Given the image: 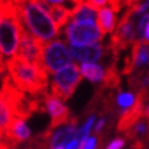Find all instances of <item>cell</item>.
I'll return each instance as SVG.
<instances>
[{
    "label": "cell",
    "mask_w": 149,
    "mask_h": 149,
    "mask_svg": "<svg viewBox=\"0 0 149 149\" xmlns=\"http://www.w3.org/2000/svg\"><path fill=\"white\" fill-rule=\"evenodd\" d=\"M25 29L19 1H0V55L3 59L17 56Z\"/></svg>",
    "instance_id": "obj_1"
},
{
    "label": "cell",
    "mask_w": 149,
    "mask_h": 149,
    "mask_svg": "<svg viewBox=\"0 0 149 149\" xmlns=\"http://www.w3.org/2000/svg\"><path fill=\"white\" fill-rule=\"evenodd\" d=\"M6 66L13 84L21 92L30 96L48 95V72L44 68L29 63L19 56L7 59Z\"/></svg>",
    "instance_id": "obj_2"
},
{
    "label": "cell",
    "mask_w": 149,
    "mask_h": 149,
    "mask_svg": "<svg viewBox=\"0 0 149 149\" xmlns=\"http://www.w3.org/2000/svg\"><path fill=\"white\" fill-rule=\"evenodd\" d=\"M21 13L26 27L32 36L41 41H51L58 36V27L51 15L40 6L38 1H19Z\"/></svg>",
    "instance_id": "obj_3"
},
{
    "label": "cell",
    "mask_w": 149,
    "mask_h": 149,
    "mask_svg": "<svg viewBox=\"0 0 149 149\" xmlns=\"http://www.w3.org/2000/svg\"><path fill=\"white\" fill-rule=\"evenodd\" d=\"M64 36L71 47H91L103 40V33L95 22H70L66 25Z\"/></svg>",
    "instance_id": "obj_4"
},
{
    "label": "cell",
    "mask_w": 149,
    "mask_h": 149,
    "mask_svg": "<svg viewBox=\"0 0 149 149\" xmlns=\"http://www.w3.org/2000/svg\"><path fill=\"white\" fill-rule=\"evenodd\" d=\"M81 82V70L75 63L54 74L51 84V96L59 100H68Z\"/></svg>",
    "instance_id": "obj_5"
},
{
    "label": "cell",
    "mask_w": 149,
    "mask_h": 149,
    "mask_svg": "<svg viewBox=\"0 0 149 149\" xmlns=\"http://www.w3.org/2000/svg\"><path fill=\"white\" fill-rule=\"evenodd\" d=\"M71 54L63 41L54 40L44 44L42 49V63L47 72L56 74L58 71L71 66Z\"/></svg>",
    "instance_id": "obj_6"
},
{
    "label": "cell",
    "mask_w": 149,
    "mask_h": 149,
    "mask_svg": "<svg viewBox=\"0 0 149 149\" xmlns=\"http://www.w3.org/2000/svg\"><path fill=\"white\" fill-rule=\"evenodd\" d=\"M44 41L38 40L34 36H32L29 30H23L22 36H21V41H19V48L17 56L27 60L29 63L38 66V67L44 68V63H42V49H44ZM47 71V70H45Z\"/></svg>",
    "instance_id": "obj_7"
},
{
    "label": "cell",
    "mask_w": 149,
    "mask_h": 149,
    "mask_svg": "<svg viewBox=\"0 0 149 149\" xmlns=\"http://www.w3.org/2000/svg\"><path fill=\"white\" fill-rule=\"evenodd\" d=\"M70 54H71V58H74L78 62L92 63L96 60H103L101 56L103 54H107V47H105V49L101 44H96V45L91 47H71Z\"/></svg>",
    "instance_id": "obj_8"
},
{
    "label": "cell",
    "mask_w": 149,
    "mask_h": 149,
    "mask_svg": "<svg viewBox=\"0 0 149 149\" xmlns=\"http://www.w3.org/2000/svg\"><path fill=\"white\" fill-rule=\"evenodd\" d=\"M48 4H49L48 14L51 15V18H52L54 23L56 25V27L59 29L62 26H66L68 19L72 18V6H74V1L71 3L70 7L63 6V1H60V0H51V1H48Z\"/></svg>",
    "instance_id": "obj_9"
},
{
    "label": "cell",
    "mask_w": 149,
    "mask_h": 149,
    "mask_svg": "<svg viewBox=\"0 0 149 149\" xmlns=\"http://www.w3.org/2000/svg\"><path fill=\"white\" fill-rule=\"evenodd\" d=\"M77 130V118H71L70 122L66 123L60 130H58L56 133L52 134L49 140V146L55 148H62V145L68 144L71 137L74 136V133Z\"/></svg>",
    "instance_id": "obj_10"
},
{
    "label": "cell",
    "mask_w": 149,
    "mask_h": 149,
    "mask_svg": "<svg viewBox=\"0 0 149 149\" xmlns=\"http://www.w3.org/2000/svg\"><path fill=\"white\" fill-rule=\"evenodd\" d=\"M116 15L118 13L111 7L109 4H107L97 15L99 19V26L101 33H111L116 27Z\"/></svg>",
    "instance_id": "obj_11"
},
{
    "label": "cell",
    "mask_w": 149,
    "mask_h": 149,
    "mask_svg": "<svg viewBox=\"0 0 149 149\" xmlns=\"http://www.w3.org/2000/svg\"><path fill=\"white\" fill-rule=\"evenodd\" d=\"M96 17L97 14L95 10L89 8L84 1H74L71 22H95Z\"/></svg>",
    "instance_id": "obj_12"
},
{
    "label": "cell",
    "mask_w": 149,
    "mask_h": 149,
    "mask_svg": "<svg viewBox=\"0 0 149 149\" xmlns=\"http://www.w3.org/2000/svg\"><path fill=\"white\" fill-rule=\"evenodd\" d=\"M15 116H14L13 108L10 105L8 100L1 92H0V130L4 131L11 125Z\"/></svg>",
    "instance_id": "obj_13"
},
{
    "label": "cell",
    "mask_w": 149,
    "mask_h": 149,
    "mask_svg": "<svg viewBox=\"0 0 149 149\" xmlns=\"http://www.w3.org/2000/svg\"><path fill=\"white\" fill-rule=\"evenodd\" d=\"M79 70H81L82 75L92 82H99L101 79H104V77H105V72L101 68V66L95 63H82Z\"/></svg>",
    "instance_id": "obj_14"
},
{
    "label": "cell",
    "mask_w": 149,
    "mask_h": 149,
    "mask_svg": "<svg viewBox=\"0 0 149 149\" xmlns=\"http://www.w3.org/2000/svg\"><path fill=\"white\" fill-rule=\"evenodd\" d=\"M116 103L120 108L129 109L130 107L134 105L136 101H134V96H133V93H127V92H125V93H119V95H118Z\"/></svg>",
    "instance_id": "obj_15"
},
{
    "label": "cell",
    "mask_w": 149,
    "mask_h": 149,
    "mask_svg": "<svg viewBox=\"0 0 149 149\" xmlns=\"http://www.w3.org/2000/svg\"><path fill=\"white\" fill-rule=\"evenodd\" d=\"M96 145H97V138H95V137H89L85 142H82L81 146H84V149H96L97 148Z\"/></svg>",
    "instance_id": "obj_16"
},
{
    "label": "cell",
    "mask_w": 149,
    "mask_h": 149,
    "mask_svg": "<svg viewBox=\"0 0 149 149\" xmlns=\"http://www.w3.org/2000/svg\"><path fill=\"white\" fill-rule=\"evenodd\" d=\"M123 146H125V140L118 138V140H113L112 142L108 145V148L107 149H122Z\"/></svg>",
    "instance_id": "obj_17"
},
{
    "label": "cell",
    "mask_w": 149,
    "mask_h": 149,
    "mask_svg": "<svg viewBox=\"0 0 149 149\" xmlns=\"http://www.w3.org/2000/svg\"><path fill=\"white\" fill-rule=\"evenodd\" d=\"M66 149H81V142H79L78 140H75V138H74V140L70 141V142L67 144Z\"/></svg>",
    "instance_id": "obj_18"
},
{
    "label": "cell",
    "mask_w": 149,
    "mask_h": 149,
    "mask_svg": "<svg viewBox=\"0 0 149 149\" xmlns=\"http://www.w3.org/2000/svg\"><path fill=\"white\" fill-rule=\"evenodd\" d=\"M104 125H105V119L101 118V119L99 120V123L96 125V133H97V134H101V130H103Z\"/></svg>",
    "instance_id": "obj_19"
},
{
    "label": "cell",
    "mask_w": 149,
    "mask_h": 149,
    "mask_svg": "<svg viewBox=\"0 0 149 149\" xmlns=\"http://www.w3.org/2000/svg\"><path fill=\"white\" fill-rule=\"evenodd\" d=\"M144 41L148 44L149 42V23H148V26L145 27V33H144Z\"/></svg>",
    "instance_id": "obj_20"
},
{
    "label": "cell",
    "mask_w": 149,
    "mask_h": 149,
    "mask_svg": "<svg viewBox=\"0 0 149 149\" xmlns=\"http://www.w3.org/2000/svg\"><path fill=\"white\" fill-rule=\"evenodd\" d=\"M55 149H63V148H55Z\"/></svg>",
    "instance_id": "obj_21"
},
{
    "label": "cell",
    "mask_w": 149,
    "mask_h": 149,
    "mask_svg": "<svg viewBox=\"0 0 149 149\" xmlns=\"http://www.w3.org/2000/svg\"><path fill=\"white\" fill-rule=\"evenodd\" d=\"M0 58H3V56H1V55H0Z\"/></svg>",
    "instance_id": "obj_22"
}]
</instances>
